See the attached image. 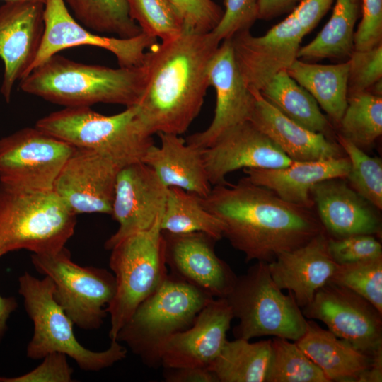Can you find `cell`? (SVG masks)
I'll return each mask as SVG.
<instances>
[{"mask_svg": "<svg viewBox=\"0 0 382 382\" xmlns=\"http://www.w3.org/2000/svg\"><path fill=\"white\" fill-rule=\"evenodd\" d=\"M226 298L212 299L190 327L172 336L161 356L163 368H208L223 349L233 319Z\"/></svg>", "mask_w": 382, "mask_h": 382, "instance_id": "obj_21", "label": "cell"}, {"mask_svg": "<svg viewBox=\"0 0 382 382\" xmlns=\"http://www.w3.org/2000/svg\"><path fill=\"white\" fill-rule=\"evenodd\" d=\"M31 262L39 273L51 279L54 298L74 324L90 330L101 326L115 293L113 274L75 263L65 247L48 254L33 253Z\"/></svg>", "mask_w": 382, "mask_h": 382, "instance_id": "obj_11", "label": "cell"}, {"mask_svg": "<svg viewBox=\"0 0 382 382\" xmlns=\"http://www.w3.org/2000/svg\"><path fill=\"white\" fill-rule=\"evenodd\" d=\"M348 62V96L368 91L382 79V44L368 50H353Z\"/></svg>", "mask_w": 382, "mask_h": 382, "instance_id": "obj_39", "label": "cell"}, {"mask_svg": "<svg viewBox=\"0 0 382 382\" xmlns=\"http://www.w3.org/2000/svg\"><path fill=\"white\" fill-rule=\"evenodd\" d=\"M328 282L353 291L382 313V256L337 265Z\"/></svg>", "mask_w": 382, "mask_h": 382, "instance_id": "obj_38", "label": "cell"}, {"mask_svg": "<svg viewBox=\"0 0 382 382\" xmlns=\"http://www.w3.org/2000/svg\"><path fill=\"white\" fill-rule=\"evenodd\" d=\"M224 6L219 23L211 31L219 42L250 30L258 19L257 0H224Z\"/></svg>", "mask_w": 382, "mask_h": 382, "instance_id": "obj_41", "label": "cell"}, {"mask_svg": "<svg viewBox=\"0 0 382 382\" xmlns=\"http://www.w3.org/2000/svg\"><path fill=\"white\" fill-rule=\"evenodd\" d=\"M301 0H257L258 19L270 20L290 12Z\"/></svg>", "mask_w": 382, "mask_h": 382, "instance_id": "obj_46", "label": "cell"}, {"mask_svg": "<svg viewBox=\"0 0 382 382\" xmlns=\"http://www.w3.org/2000/svg\"><path fill=\"white\" fill-rule=\"evenodd\" d=\"M75 147L36 127L0 139V184L9 188L52 191Z\"/></svg>", "mask_w": 382, "mask_h": 382, "instance_id": "obj_12", "label": "cell"}, {"mask_svg": "<svg viewBox=\"0 0 382 382\" xmlns=\"http://www.w3.org/2000/svg\"><path fill=\"white\" fill-rule=\"evenodd\" d=\"M361 21L354 35V50L382 44V0H360Z\"/></svg>", "mask_w": 382, "mask_h": 382, "instance_id": "obj_43", "label": "cell"}, {"mask_svg": "<svg viewBox=\"0 0 382 382\" xmlns=\"http://www.w3.org/2000/svg\"><path fill=\"white\" fill-rule=\"evenodd\" d=\"M360 16V0H335L328 21L313 40L300 47L297 59L309 62L349 58L354 50V27Z\"/></svg>", "mask_w": 382, "mask_h": 382, "instance_id": "obj_30", "label": "cell"}, {"mask_svg": "<svg viewBox=\"0 0 382 382\" xmlns=\"http://www.w3.org/2000/svg\"><path fill=\"white\" fill-rule=\"evenodd\" d=\"M212 299L168 273L162 284L136 308L115 340L125 343L146 366L158 369L166 342L190 327Z\"/></svg>", "mask_w": 382, "mask_h": 382, "instance_id": "obj_4", "label": "cell"}, {"mask_svg": "<svg viewBox=\"0 0 382 382\" xmlns=\"http://www.w3.org/2000/svg\"><path fill=\"white\" fill-rule=\"evenodd\" d=\"M131 18L142 33L161 42L175 39L186 29L184 21L169 0H127Z\"/></svg>", "mask_w": 382, "mask_h": 382, "instance_id": "obj_37", "label": "cell"}, {"mask_svg": "<svg viewBox=\"0 0 382 382\" xmlns=\"http://www.w3.org/2000/svg\"><path fill=\"white\" fill-rule=\"evenodd\" d=\"M162 233L169 274L213 298L227 296L237 277L229 265L217 256L214 250L216 240L200 232Z\"/></svg>", "mask_w": 382, "mask_h": 382, "instance_id": "obj_19", "label": "cell"}, {"mask_svg": "<svg viewBox=\"0 0 382 382\" xmlns=\"http://www.w3.org/2000/svg\"><path fill=\"white\" fill-rule=\"evenodd\" d=\"M286 71L314 98L337 127L347 105L348 60L318 64L296 59Z\"/></svg>", "mask_w": 382, "mask_h": 382, "instance_id": "obj_28", "label": "cell"}, {"mask_svg": "<svg viewBox=\"0 0 382 382\" xmlns=\"http://www.w3.org/2000/svg\"><path fill=\"white\" fill-rule=\"evenodd\" d=\"M160 145H152L141 161L167 187H175L204 198L211 191L203 159V149L186 142L180 135L158 134Z\"/></svg>", "mask_w": 382, "mask_h": 382, "instance_id": "obj_26", "label": "cell"}, {"mask_svg": "<svg viewBox=\"0 0 382 382\" xmlns=\"http://www.w3.org/2000/svg\"><path fill=\"white\" fill-rule=\"evenodd\" d=\"M271 358V340L250 342L227 340L208 369L218 382H265Z\"/></svg>", "mask_w": 382, "mask_h": 382, "instance_id": "obj_31", "label": "cell"}, {"mask_svg": "<svg viewBox=\"0 0 382 382\" xmlns=\"http://www.w3.org/2000/svg\"><path fill=\"white\" fill-rule=\"evenodd\" d=\"M20 82L23 91L66 108L90 107L98 103L127 108L139 102L146 70L143 64L115 69L74 62L56 54Z\"/></svg>", "mask_w": 382, "mask_h": 382, "instance_id": "obj_3", "label": "cell"}, {"mask_svg": "<svg viewBox=\"0 0 382 382\" xmlns=\"http://www.w3.org/2000/svg\"><path fill=\"white\" fill-rule=\"evenodd\" d=\"M16 307L17 303L14 298H6L0 295V342L6 330L7 320Z\"/></svg>", "mask_w": 382, "mask_h": 382, "instance_id": "obj_47", "label": "cell"}, {"mask_svg": "<svg viewBox=\"0 0 382 382\" xmlns=\"http://www.w3.org/2000/svg\"><path fill=\"white\" fill-rule=\"evenodd\" d=\"M43 361L31 371L13 378L0 377V382H70L73 369L67 356L53 352L42 358Z\"/></svg>", "mask_w": 382, "mask_h": 382, "instance_id": "obj_44", "label": "cell"}, {"mask_svg": "<svg viewBox=\"0 0 382 382\" xmlns=\"http://www.w3.org/2000/svg\"><path fill=\"white\" fill-rule=\"evenodd\" d=\"M166 382H218L215 375L204 367L164 368Z\"/></svg>", "mask_w": 382, "mask_h": 382, "instance_id": "obj_45", "label": "cell"}, {"mask_svg": "<svg viewBox=\"0 0 382 382\" xmlns=\"http://www.w3.org/2000/svg\"><path fill=\"white\" fill-rule=\"evenodd\" d=\"M336 139L349 160V171L346 177L350 187L371 204L382 208V161L380 158L366 154L361 148L337 133Z\"/></svg>", "mask_w": 382, "mask_h": 382, "instance_id": "obj_36", "label": "cell"}, {"mask_svg": "<svg viewBox=\"0 0 382 382\" xmlns=\"http://www.w3.org/2000/svg\"><path fill=\"white\" fill-rule=\"evenodd\" d=\"M44 33L31 71L59 52L79 45L103 48L115 55L120 66H141L145 50L157 39L144 33L130 38L103 37L88 30L69 13L64 0H45Z\"/></svg>", "mask_w": 382, "mask_h": 382, "instance_id": "obj_14", "label": "cell"}, {"mask_svg": "<svg viewBox=\"0 0 382 382\" xmlns=\"http://www.w3.org/2000/svg\"><path fill=\"white\" fill-rule=\"evenodd\" d=\"M6 1H17V0H6ZM34 1H41V2H43V3L45 2V0H34Z\"/></svg>", "mask_w": 382, "mask_h": 382, "instance_id": "obj_48", "label": "cell"}, {"mask_svg": "<svg viewBox=\"0 0 382 382\" xmlns=\"http://www.w3.org/2000/svg\"><path fill=\"white\" fill-rule=\"evenodd\" d=\"M53 191L30 192L0 184V257L18 250L48 254L64 247L76 219Z\"/></svg>", "mask_w": 382, "mask_h": 382, "instance_id": "obj_6", "label": "cell"}, {"mask_svg": "<svg viewBox=\"0 0 382 382\" xmlns=\"http://www.w3.org/2000/svg\"><path fill=\"white\" fill-rule=\"evenodd\" d=\"M350 168L347 156L312 161H294L279 168H247L245 177L265 187L291 204L311 209V190L318 183L332 178H346Z\"/></svg>", "mask_w": 382, "mask_h": 382, "instance_id": "obj_25", "label": "cell"}, {"mask_svg": "<svg viewBox=\"0 0 382 382\" xmlns=\"http://www.w3.org/2000/svg\"><path fill=\"white\" fill-rule=\"evenodd\" d=\"M328 238L324 231L306 244L284 252L267 263L274 283L282 290L291 292L301 309L311 302L337 267L328 250Z\"/></svg>", "mask_w": 382, "mask_h": 382, "instance_id": "obj_22", "label": "cell"}, {"mask_svg": "<svg viewBox=\"0 0 382 382\" xmlns=\"http://www.w3.org/2000/svg\"><path fill=\"white\" fill-rule=\"evenodd\" d=\"M160 227L170 233L200 232L216 241L223 238L221 222L204 207L202 197L175 187H168Z\"/></svg>", "mask_w": 382, "mask_h": 382, "instance_id": "obj_32", "label": "cell"}, {"mask_svg": "<svg viewBox=\"0 0 382 382\" xmlns=\"http://www.w3.org/2000/svg\"><path fill=\"white\" fill-rule=\"evenodd\" d=\"M220 43L212 32L185 30L145 53L146 84L136 105L149 134L180 135L187 130L210 86L209 64Z\"/></svg>", "mask_w": 382, "mask_h": 382, "instance_id": "obj_2", "label": "cell"}, {"mask_svg": "<svg viewBox=\"0 0 382 382\" xmlns=\"http://www.w3.org/2000/svg\"><path fill=\"white\" fill-rule=\"evenodd\" d=\"M343 178L316 184L311 197L318 219L332 238L353 235H379L381 220L374 206L349 186Z\"/></svg>", "mask_w": 382, "mask_h": 382, "instance_id": "obj_23", "label": "cell"}, {"mask_svg": "<svg viewBox=\"0 0 382 382\" xmlns=\"http://www.w3.org/2000/svg\"><path fill=\"white\" fill-rule=\"evenodd\" d=\"M294 342L330 382H357L373 364V357L313 320H307L303 335Z\"/></svg>", "mask_w": 382, "mask_h": 382, "instance_id": "obj_27", "label": "cell"}, {"mask_svg": "<svg viewBox=\"0 0 382 382\" xmlns=\"http://www.w3.org/2000/svg\"><path fill=\"white\" fill-rule=\"evenodd\" d=\"M203 159L212 186L226 183V175L241 168H279L294 162L250 120L203 149Z\"/></svg>", "mask_w": 382, "mask_h": 382, "instance_id": "obj_20", "label": "cell"}, {"mask_svg": "<svg viewBox=\"0 0 382 382\" xmlns=\"http://www.w3.org/2000/svg\"><path fill=\"white\" fill-rule=\"evenodd\" d=\"M210 86L216 91L214 115L204 131L187 137L186 142L200 149L213 144L229 129L250 119L255 97L238 68L231 39L220 43L209 64Z\"/></svg>", "mask_w": 382, "mask_h": 382, "instance_id": "obj_18", "label": "cell"}, {"mask_svg": "<svg viewBox=\"0 0 382 382\" xmlns=\"http://www.w3.org/2000/svg\"><path fill=\"white\" fill-rule=\"evenodd\" d=\"M35 127L75 148L93 151L121 168L141 161L154 144L137 115V105L104 115L90 107H71L52 112Z\"/></svg>", "mask_w": 382, "mask_h": 382, "instance_id": "obj_5", "label": "cell"}, {"mask_svg": "<svg viewBox=\"0 0 382 382\" xmlns=\"http://www.w3.org/2000/svg\"><path fill=\"white\" fill-rule=\"evenodd\" d=\"M255 105L250 121L293 161H312L343 156L337 141L289 119L250 88Z\"/></svg>", "mask_w": 382, "mask_h": 382, "instance_id": "obj_24", "label": "cell"}, {"mask_svg": "<svg viewBox=\"0 0 382 382\" xmlns=\"http://www.w3.org/2000/svg\"><path fill=\"white\" fill-rule=\"evenodd\" d=\"M337 127V133L360 148L371 146L382 134V96L368 91L348 96Z\"/></svg>", "mask_w": 382, "mask_h": 382, "instance_id": "obj_34", "label": "cell"}, {"mask_svg": "<svg viewBox=\"0 0 382 382\" xmlns=\"http://www.w3.org/2000/svg\"><path fill=\"white\" fill-rule=\"evenodd\" d=\"M18 292L23 296L24 307L34 326L26 354L32 359L59 352L73 359L80 369L98 371L122 360L127 349L116 340L109 347L95 352L86 349L76 338L74 323L54 298V286L51 279H38L25 272L18 278Z\"/></svg>", "mask_w": 382, "mask_h": 382, "instance_id": "obj_7", "label": "cell"}, {"mask_svg": "<svg viewBox=\"0 0 382 382\" xmlns=\"http://www.w3.org/2000/svg\"><path fill=\"white\" fill-rule=\"evenodd\" d=\"M169 1L181 15L186 29L195 33L211 32L224 13V10L213 0Z\"/></svg>", "mask_w": 382, "mask_h": 382, "instance_id": "obj_42", "label": "cell"}, {"mask_svg": "<svg viewBox=\"0 0 382 382\" xmlns=\"http://www.w3.org/2000/svg\"><path fill=\"white\" fill-rule=\"evenodd\" d=\"M120 168L93 151L75 148L59 172L52 191L75 215L110 214Z\"/></svg>", "mask_w": 382, "mask_h": 382, "instance_id": "obj_16", "label": "cell"}, {"mask_svg": "<svg viewBox=\"0 0 382 382\" xmlns=\"http://www.w3.org/2000/svg\"><path fill=\"white\" fill-rule=\"evenodd\" d=\"M328 246L337 265L382 256L381 243L374 235L359 234L338 238L329 236Z\"/></svg>", "mask_w": 382, "mask_h": 382, "instance_id": "obj_40", "label": "cell"}, {"mask_svg": "<svg viewBox=\"0 0 382 382\" xmlns=\"http://www.w3.org/2000/svg\"><path fill=\"white\" fill-rule=\"evenodd\" d=\"M168 187L142 161L122 167L117 173L110 215L117 230L105 243L110 250L134 233L146 231L162 216Z\"/></svg>", "mask_w": 382, "mask_h": 382, "instance_id": "obj_15", "label": "cell"}, {"mask_svg": "<svg viewBox=\"0 0 382 382\" xmlns=\"http://www.w3.org/2000/svg\"><path fill=\"white\" fill-rule=\"evenodd\" d=\"M202 202L219 219L223 237L247 262L269 263L325 231L311 209L287 202L245 178L236 184L214 185Z\"/></svg>", "mask_w": 382, "mask_h": 382, "instance_id": "obj_1", "label": "cell"}, {"mask_svg": "<svg viewBox=\"0 0 382 382\" xmlns=\"http://www.w3.org/2000/svg\"><path fill=\"white\" fill-rule=\"evenodd\" d=\"M85 28L130 38L141 33L129 13L127 0H64Z\"/></svg>", "mask_w": 382, "mask_h": 382, "instance_id": "obj_33", "label": "cell"}, {"mask_svg": "<svg viewBox=\"0 0 382 382\" xmlns=\"http://www.w3.org/2000/svg\"><path fill=\"white\" fill-rule=\"evenodd\" d=\"M259 91L265 100L293 121L329 139L333 136V126L322 113L316 100L286 70L276 74Z\"/></svg>", "mask_w": 382, "mask_h": 382, "instance_id": "obj_29", "label": "cell"}, {"mask_svg": "<svg viewBox=\"0 0 382 382\" xmlns=\"http://www.w3.org/2000/svg\"><path fill=\"white\" fill-rule=\"evenodd\" d=\"M334 0H301L281 22L262 36L250 30L231 38L236 59L249 88L260 91L297 59L301 43L330 8Z\"/></svg>", "mask_w": 382, "mask_h": 382, "instance_id": "obj_9", "label": "cell"}, {"mask_svg": "<svg viewBox=\"0 0 382 382\" xmlns=\"http://www.w3.org/2000/svg\"><path fill=\"white\" fill-rule=\"evenodd\" d=\"M161 219L149 229L126 237L110 250L109 265L115 279V293L106 309L111 340L168 274Z\"/></svg>", "mask_w": 382, "mask_h": 382, "instance_id": "obj_10", "label": "cell"}, {"mask_svg": "<svg viewBox=\"0 0 382 382\" xmlns=\"http://www.w3.org/2000/svg\"><path fill=\"white\" fill-rule=\"evenodd\" d=\"M301 311L305 318L323 322L337 337L369 356L382 350V313L345 286L328 282Z\"/></svg>", "mask_w": 382, "mask_h": 382, "instance_id": "obj_13", "label": "cell"}, {"mask_svg": "<svg viewBox=\"0 0 382 382\" xmlns=\"http://www.w3.org/2000/svg\"><path fill=\"white\" fill-rule=\"evenodd\" d=\"M45 3L7 1L0 7V57L4 64L1 93L11 99L15 82L27 76L40 50L44 33Z\"/></svg>", "mask_w": 382, "mask_h": 382, "instance_id": "obj_17", "label": "cell"}, {"mask_svg": "<svg viewBox=\"0 0 382 382\" xmlns=\"http://www.w3.org/2000/svg\"><path fill=\"white\" fill-rule=\"evenodd\" d=\"M238 320L236 339L273 336L296 341L304 333L307 320L293 295L284 294L273 281L267 262L257 261L237 277L226 297Z\"/></svg>", "mask_w": 382, "mask_h": 382, "instance_id": "obj_8", "label": "cell"}, {"mask_svg": "<svg viewBox=\"0 0 382 382\" xmlns=\"http://www.w3.org/2000/svg\"><path fill=\"white\" fill-rule=\"evenodd\" d=\"M265 382L330 381L295 342L274 337Z\"/></svg>", "mask_w": 382, "mask_h": 382, "instance_id": "obj_35", "label": "cell"}]
</instances>
